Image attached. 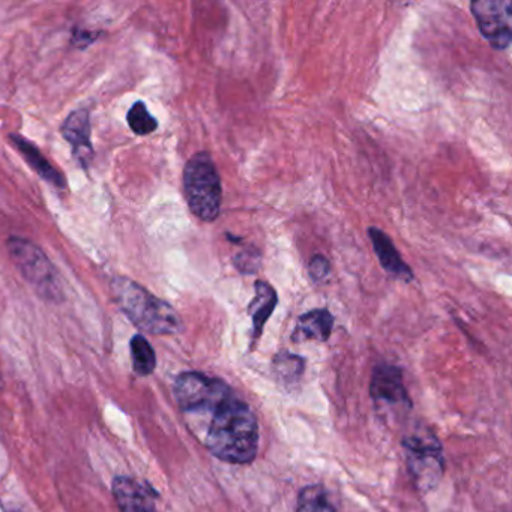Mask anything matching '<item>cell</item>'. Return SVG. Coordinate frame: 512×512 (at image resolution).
<instances>
[{
    "label": "cell",
    "mask_w": 512,
    "mask_h": 512,
    "mask_svg": "<svg viewBox=\"0 0 512 512\" xmlns=\"http://www.w3.org/2000/svg\"><path fill=\"white\" fill-rule=\"evenodd\" d=\"M272 367H274V373L280 379H283L284 382H295L304 373L305 362L298 355H293L290 352H281L275 356Z\"/></svg>",
    "instance_id": "cell-18"
},
{
    "label": "cell",
    "mask_w": 512,
    "mask_h": 512,
    "mask_svg": "<svg viewBox=\"0 0 512 512\" xmlns=\"http://www.w3.org/2000/svg\"><path fill=\"white\" fill-rule=\"evenodd\" d=\"M334 317L328 310H313L302 314L296 323L292 340L295 343L302 341H326L332 334Z\"/></svg>",
    "instance_id": "cell-14"
},
{
    "label": "cell",
    "mask_w": 512,
    "mask_h": 512,
    "mask_svg": "<svg viewBox=\"0 0 512 512\" xmlns=\"http://www.w3.org/2000/svg\"><path fill=\"white\" fill-rule=\"evenodd\" d=\"M62 136L73 146V154L82 167L88 169L94 158L91 142V115L88 110L80 109L71 113L61 127Z\"/></svg>",
    "instance_id": "cell-9"
},
{
    "label": "cell",
    "mask_w": 512,
    "mask_h": 512,
    "mask_svg": "<svg viewBox=\"0 0 512 512\" xmlns=\"http://www.w3.org/2000/svg\"><path fill=\"white\" fill-rule=\"evenodd\" d=\"M209 413L206 448L224 463L250 464L259 451V424L251 407L230 391Z\"/></svg>",
    "instance_id": "cell-1"
},
{
    "label": "cell",
    "mask_w": 512,
    "mask_h": 512,
    "mask_svg": "<svg viewBox=\"0 0 512 512\" xmlns=\"http://www.w3.org/2000/svg\"><path fill=\"white\" fill-rule=\"evenodd\" d=\"M184 194L188 208L199 220L212 223L220 217L223 185L209 152L193 155L185 166Z\"/></svg>",
    "instance_id": "cell-3"
},
{
    "label": "cell",
    "mask_w": 512,
    "mask_h": 512,
    "mask_svg": "<svg viewBox=\"0 0 512 512\" xmlns=\"http://www.w3.org/2000/svg\"><path fill=\"white\" fill-rule=\"evenodd\" d=\"M131 359H133L134 371L140 376H149L154 373L157 358L151 344L143 335H136L131 340Z\"/></svg>",
    "instance_id": "cell-16"
},
{
    "label": "cell",
    "mask_w": 512,
    "mask_h": 512,
    "mask_svg": "<svg viewBox=\"0 0 512 512\" xmlns=\"http://www.w3.org/2000/svg\"><path fill=\"white\" fill-rule=\"evenodd\" d=\"M404 458L407 469L422 491H430L439 484L445 470L442 445L427 427L410 431L403 439Z\"/></svg>",
    "instance_id": "cell-4"
},
{
    "label": "cell",
    "mask_w": 512,
    "mask_h": 512,
    "mask_svg": "<svg viewBox=\"0 0 512 512\" xmlns=\"http://www.w3.org/2000/svg\"><path fill=\"white\" fill-rule=\"evenodd\" d=\"M254 292L256 296L248 305V314L253 319V341H257L262 335L266 322L277 307L278 295L274 287L263 280H257L254 283Z\"/></svg>",
    "instance_id": "cell-13"
},
{
    "label": "cell",
    "mask_w": 512,
    "mask_h": 512,
    "mask_svg": "<svg viewBox=\"0 0 512 512\" xmlns=\"http://www.w3.org/2000/svg\"><path fill=\"white\" fill-rule=\"evenodd\" d=\"M8 250L26 280L47 299H61V280L55 266L40 247L28 239L10 238Z\"/></svg>",
    "instance_id": "cell-5"
},
{
    "label": "cell",
    "mask_w": 512,
    "mask_h": 512,
    "mask_svg": "<svg viewBox=\"0 0 512 512\" xmlns=\"http://www.w3.org/2000/svg\"><path fill=\"white\" fill-rule=\"evenodd\" d=\"M296 512H337L322 485H308L298 496Z\"/></svg>",
    "instance_id": "cell-15"
},
{
    "label": "cell",
    "mask_w": 512,
    "mask_h": 512,
    "mask_svg": "<svg viewBox=\"0 0 512 512\" xmlns=\"http://www.w3.org/2000/svg\"><path fill=\"white\" fill-rule=\"evenodd\" d=\"M370 394L377 412L386 421H397L409 412L412 403L404 388L403 374L394 365L382 364L374 368Z\"/></svg>",
    "instance_id": "cell-6"
},
{
    "label": "cell",
    "mask_w": 512,
    "mask_h": 512,
    "mask_svg": "<svg viewBox=\"0 0 512 512\" xmlns=\"http://www.w3.org/2000/svg\"><path fill=\"white\" fill-rule=\"evenodd\" d=\"M368 236H370L371 242H373V248L374 251H376L380 266H382L391 277L401 281H412L413 278H415L413 277L412 269L401 259L394 242H392V239L389 238L385 232L377 229V227H370V229H368Z\"/></svg>",
    "instance_id": "cell-10"
},
{
    "label": "cell",
    "mask_w": 512,
    "mask_h": 512,
    "mask_svg": "<svg viewBox=\"0 0 512 512\" xmlns=\"http://www.w3.org/2000/svg\"><path fill=\"white\" fill-rule=\"evenodd\" d=\"M479 31L494 50H506L512 40L511 0H476L470 5Z\"/></svg>",
    "instance_id": "cell-8"
},
{
    "label": "cell",
    "mask_w": 512,
    "mask_h": 512,
    "mask_svg": "<svg viewBox=\"0 0 512 512\" xmlns=\"http://www.w3.org/2000/svg\"><path fill=\"white\" fill-rule=\"evenodd\" d=\"M10 140L14 148L23 155L26 163H28L29 166L34 169V172H37L44 181L55 185V187L65 188L67 182H65L64 175H62L59 170H56V167L50 164V161H47V158L41 154L40 149H38L34 143L29 142L28 139L20 136V134H11Z\"/></svg>",
    "instance_id": "cell-12"
},
{
    "label": "cell",
    "mask_w": 512,
    "mask_h": 512,
    "mask_svg": "<svg viewBox=\"0 0 512 512\" xmlns=\"http://www.w3.org/2000/svg\"><path fill=\"white\" fill-rule=\"evenodd\" d=\"M113 494L121 512H157L148 488L127 476L115 479Z\"/></svg>",
    "instance_id": "cell-11"
},
{
    "label": "cell",
    "mask_w": 512,
    "mask_h": 512,
    "mask_svg": "<svg viewBox=\"0 0 512 512\" xmlns=\"http://www.w3.org/2000/svg\"><path fill=\"white\" fill-rule=\"evenodd\" d=\"M308 272H310L311 278L314 281H323L328 278L329 272H331V263L326 257L314 256L313 259L310 260V265H308Z\"/></svg>",
    "instance_id": "cell-20"
},
{
    "label": "cell",
    "mask_w": 512,
    "mask_h": 512,
    "mask_svg": "<svg viewBox=\"0 0 512 512\" xmlns=\"http://www.w3.org/2000/svg\"><path fill=\"white\" fill-rule=\"evenodd\" d=\"M233 262H235L236 268L242 274H256L259 271L260 263H262V256H260V251L256 250V248H245V250L239 251L236 254Z\"/></svg>",
    "instance_id": "cell-19"
},
{
    "label": "cell",
    "mask_w": 512,
    "mask_h": 512,
    "mask_svg": "<svg viewBox=\"0 0 512 512\" xmlns=\"http://www.w3.org/2000/svg\"><path fill=\"white\" fill-rule=\"evenodd\" d=\"M110 287L119 308L137 328L152 335H172L182 331V320L175 308L136 281L116 277Z\"/></svg>",
    "instance_id": "cell-2"
},
{
    "label": "cell",
    "mask_w": 512,
    "mask_h": 512,
    "mask_svg": "<svg viewBox=\"0 0 512 512\" xmlns=\"http://www.w3.org/2000/svg\"><path fill=\"white\" fill-rule=\"evenodd\" d=\"M230 391L223 380L196 371L181 374L175 383L176 400L188 413L211 412Z\"/></svg>",
    "instance_id": "cell-7"
},
{
    "label": "cell",
    "mask_w": 512,
    "mask_h": 512,
    "mask_svg": "<svg viewBox=\"0 0 512 512\" xmlns=\"http://www.w3.org/2000/svg\"><path fill=\"white\" fill-rule=\"evenodd\" d=\"M127 122L131 131L137 136H149L158 128V121L151 115L143 101H137L131 106L127 115Z\"/></svg>",
    "instance_id": "cell-17"
}]
</instances>
